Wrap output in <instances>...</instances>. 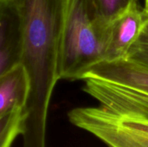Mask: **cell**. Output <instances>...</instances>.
<instances>
[{
	"label": "cell",
	"instance_id": "obj_12",
	"mask_svg": "<svg viewBox=\"0 0 148 147\" xmlns=\"http://www.w3.org/2000/svg\"><path fill=\"white\" fill-rule=\"evenodd\" d=\"M146 12L148 14V0H145V7H144Z\"/></svg>",
	"mask_w": 148,
	"mask_h": 147
},
{
	"label": "cell",
	"instance_id": "obj_5",
	"mask_svg": "<svg viewBox=\"0 0 148 147\" xmlns=\"http://www.w3.org/2000/svg\"><path fill=\"white\" fill-rule=\"evenodd\" d=\"M147 17L145 9H141L136 3L108 23L103 61L126 58Z\"/></svg>",
	"mask_w": 148,
	"mask_h": 147
},
{
	"label": "cell",
	"instance_id": "obj_3",
	"mask_svg": "<svg viewBox=\"0 0 148 147\" xmlns=\"http://www.w3.org/2000/svg\"><path fill=\"white\" fill-rule=\"evenodd\" d=\"M68 119L108 147H148V131L100 105L73 108Z\"/></svg>",
	"mask_w": 148,
	"mask_h": 147
},
{
	"label": "cell",
	"instance_id": "obj_9",
	"mask_svg": "<svg viewBox=\"0 0 148 147\" xmlns=\"http://www.w3.org/2000/svg\"><path fill=\"white\" fill-rule=\"evenodd\" d=\"M23 108H16L0 118V147H11L23 133Z\"/></svg>",
	"mask_w": 148,
	"mask_h": 147
},
{
	"label": "cell",
	"instance_id": "obj_2",
	"mask_svg": "<svg viewBox=\"0 0 148 147\" xmlns=\"http://www.w3.org/2000/svg\"><path fill=\"white\" fill-rule=\"evenodd\" d=\"M108 25L91 0H67L58 62L59 80L83 81L89 69L103 61Z\"/></svg>",
	"mask_w": 148,
	"mask_h": 147
},
{
	"label": "cell",
	"instance_id": "obj_1",
	"mask_svg": "<svg viewBox=\"0 0 148 147\" xmlns=\"http://www.w3.org/2000/svg\"><path fill=\"white\" fill-rule=\"evenodd\" d=\"M23 22L21 65L29 81L23 108V147H46L50 100L59 80L58 62L67 0H13Z\"/></svg>",
	"mask_w": 148,
	"mask_h": 147
},
{
	"label": "cell",
	"instance_id": "obj_7",
	"mask_svg": "<svg viewBox=\"0 0 148 147\" xmlns=\"http://www.w3.org/2000/svg\"><path fill=\"white\" fill-rule=\"evenodd\" d=\"M86 78L101 79L148 95V68L126 58L101 61L89 69L84 79Z\"/></svg>",
	"mask_w": 148,
	"mask_h": 147
},
{
	"label": "cell",
	"instance_id": "obj_8",
	"mask_svg": "<svg viewBox=\"0 0 148 147\" xmlns=\"http://www.w3.org/2000/svg\"><path fill=\"white\" fill-rule=\"evenodd\" d=\"M29 93V81L20 64L0 78V118L16 108H23Z\"/></svg>",
	"mask_w": 148,
	"mask_h": 147
},
{
	"label": "cell",
	"instance_id": "obj_10",
	"mask_svg": "<svg viewBox=\"0 0 148 147\" xmlns=\"http://www.w3.org/2000/svg\"><path fill=\"white\" fill-rule=\"evenodd\" d=\"M99 16L106 22L110 23L117 16L124 12L138 0H91Z\"/></svg>",
	"mask_w": 148,
	"mask_h": 147
},
{
	"label": "cell",
	"instance_id": "obj_4",
	"mask_svg": "<svg viewBox=\"0 0 148 147\" xmlns=\"http://www.w3.org/2000/svg\"><path fill=\"white\" fill-rule=\"evenodd\" d=\"M83 91L102 107L148 131V95L101 79L83 80Z\"/></svg>",
	"mask_w": 148,
	"mask_h": 147
},
{
	"label": "cell",
	"instance_id": "obj_6",
	"mask_svg": "<svg viewBox=\"0 0 148 147\" xmlns=\"http://www.w3.org/2000/svg\"><path fill=\"white\" fill-rule=\"evenodd\" d=\"M23 22L13 0H0V78L21 64Z\"/></svg>",
	"mask_w": 148,
	"mask_h": 147
},
{
	"label": "cell",
	"instance_id": "obj_11",
	"mask_svg": "<svg viewBox=\"0 0 148 147\" xmlns=\"http://www.w3.org/2000/svg\"><path fill=\"white\" fill-rule=\"evenodd\" d=\"M126 59L148 68V17L139 36L129 48Z\"/></svg>",
	"mask_w": 148,
	"mask_h": 147
}]
</instances>
